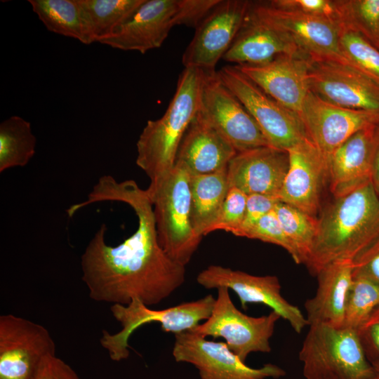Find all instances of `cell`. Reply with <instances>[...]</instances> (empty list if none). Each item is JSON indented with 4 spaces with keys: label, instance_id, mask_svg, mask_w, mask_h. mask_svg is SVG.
I'll return each mask as SVG.
<instances>
[{
    "label": "cell",
    "instance_id": "cell-1",
    "mask_svg": "<svg viewBox=\"0 0 379 379\" xmlns=\"http://www.w3.org/2000/svg\"><path fill=\"white\" fill-rule=\"evenodd\" d=\"M114 201L124 203L138 218L135 232L116 246L105 241L102 224L81 255L82 280L90 298L123 305L138 299L147 306L169 297L185 280V266L172 260L161 247L153 205L146 190L132 180L99 178L87 199L76 204L79 211L90 204Z\"/></svg>",
    "mask_w": 379,
    "mask_h": 379
},
{
    "label": "cell",
    "instance_id": "cell-2",
    "mask_svg": "<svg viewBox=\"0 0 379 379\" xmlns=\"http://www.w3.org/2000/svg\"><path fill=\"white\" fill-rule=\"evenodd\" d=\"M378 237L379 197L369 181L333 197L323 209L305 265L316 275L334 261H353Z\"/></svg>",
    "mask_w": 379,
    "mask_h": 379
},
{
    "label": "cell",
    "instance_id": "cell-3",
    "mask_svg": "<svg viewBox=\"0 0 379 379\" xmlns=\"http://www.w3.org/2000/svg\"><path fill=\"white\" fill-rule=\"evenodd\" d=\"M204 71L185 67L163 116L147 121L137 142V165L154 184L174 167L180 144L199 109Z\"/></svg>",
    "mask_w": 379,
    "mask_h": 379
},
{
    "label": "cell",
    "instance_id": "cell-4",
    "mask_svg": "<svg viewBox=\"0 0 379 379\" xmlns=\"http://www.w3.org/2000/svg\"><path fill=\"white\" fill-rule=\"evenodd\" d=\"M220 0H143L100 44L144 54L161 46L177 25L196 28Z\"/></svg>",
    "mask_w": 379,
    "mask_h": 379
},
{
    "label": "cell",
    "instance_id": "cell-5",
    "mask_svg": "<svg viewBox=\"0 0 379 379\" xmlns=\"http://www.w3.org/2000/svg\"><path fill=\"white\" fill-rule=\"evenodd\" d=\"M190 176L185 166L175 161L170 173L146 189L153 205L159 243L183 266L190 262L202 239L192 223Z\"/></svg>",
    "mask_w": 379,
    "mask_h": 379
},
{
    "label": "cell",
    "instance_id": "cell-6",
    "mask_svg": "<svg viewBox=\"0 0 379 379\" xmlns=\"http://www.w3.org/2000/svg\"><path fill=\"white\" fill-rule=\"evenodd\" d=\"M306 379H376L357 330L310 326L299 352Z\"/></svg>",
    "mask_w": 379,
    "mask_h": 379
},
{
    "label": "cell",
    "instance_id": "cell-7",
    "mask_svg": "<svg viewBox=\"0 0 379 379\" xmlns=\"http://www.w3.org/2000/svg\"><path fill=\"white\" fill-rule=\"evenodd\" d=\"M215 301L213 295L208 294L163 310L151 309L136 298L127 305L113 304L110 311L121 329L113 334L103 330L100 343L112 361L126 359L130 354L129 338L141 326L157 322L162 331L174 334L192 331L201 321L208 319Z\"/></svg>",
    "mask_w": 379,
    "mask_h": 379
},
{
    "label": "cell",
    "instance_id": "cell-8",
    "mask_svg": "<svg viewBox=\"0 0 379 379\" xmlns=\"http://www.w3.org/2000/svg\"><path fill=\"white\" fill-rule=\"evenodd\" d=\"M248 14L289 39L311 60L350 65L340 45L339 22L282 8L270 3H251Z\"/></svg>",
    "mask_w": 379,
    "mask_h": 379
},
{
    "label": "cell",
    "instance_id": "cell-9",
    "mask_svg": "<svg viewBox=\"0 0 379 379\" xmlns=\"http://www.w3.org/2000/svg\"><path fill=\"white\" fill-rule=\"evenodd\" d=\"M217 290L210 317L192 331L204 338H222L228 348L244 362L253 352H270V339L281 317L272 310L267 315L248 316L234 305L228 288Z\"/></svg>",
    "mask_w": 379,
    "mask_h": 379
},
{
    "label": "cell",
    "instance_id": "cell-10",
    "mask_svg": "<svg viewBox=\"0 0 379 379\" xmlns=\"http://www.w3.org/2000/svg\"><path fill=\"white\" fill-rule=\"evenodd\" d=\"M218 74L256 121L270 146L287 151L308 138L299 116L268 95L236 65L225 66Z\"/></svg>",
    "mask_w": 379,
    "mask_h": 379
},
{
    "label": "cell",
    "instance_id": "cell-11",
    "mask_svg": "<svg viewBox=\"0 0 379 379\" xmlns=\"http://www.w3.org/2000/svg\"><path fill=\"white\" fill-rule=\"evenodd\" d=\"M197 113L237 152L270 146L256 121L215 70L204 71Z\"/></svg>",
    "mask_w": 379,
    "mask_h": 379
},
{
    "label": "cell",
    "instance_id": "cell-12",
    "mask_svg": "<svg viewBox=\"0 0 379 379\" xmlns=\"http://www.w3.org/2000/svg\"><path fill=\"white\" fill-rule=\"evenodd\" d=\"M55 344L44 326L12 314L0 317V379H36Z\"/></svg>",
    "mask_w": 379,
    "mask_h": 379
},
{
    "label": "cell",
    "instance_id": "cell-13",
    "mask_svg": "<svg viewBox=\"0 0 379 379\" xmlns=\"http://www.w3.org/2000/svg\"><path fill=\"white\" fill-rule=\"evenodd\" d=\"M172 354L177 362L194 365L201 379H266L286 375L284 369L272 364L251 368L225 342L207 340L193 331L175 334Z\"/></svg>",
    "mask_w": 379,
    "mask_h": 379
},
{
    "label": "cell",
    "instance_id": "cell-14",
    "mask_svg": "<svg viewBox=\"0 0 379 379\" xmlns=\"http://www.w3.org/2000/svg\"><path fill=\"white\" fill-rule=\"evenodd\" d=\"M251 4L248 1L220 0L195 28L182 54L184 67L215 71L243 25Z\"/></svg>",
    "mask_w": 379,
    "mask_h": 379
},
{
    "label": "cell",
    "instance_id": "cell-15",
    "mask_svg": "<svg viewBox=\"0 0 379 379\" xmlns=\"http://www.w3.org/2000/svg\"><path fill=\"white\" fill-rule=\"evenodd\" d=\"M197 281L207 289L225 286L232 290L243 309H246L249 303L270 307L298 333L308 326L300 310L282 295L281 286L276 276H255L229 267L210 265L199 273Z\"/></svg>",
    "mask_w": 379,
    "mask_h": 379
},
{
    "label": "cell",
    "instance_id": "cell-16",
    "mask_svg": "<svg viewBox=\"0 0 379 379\" xmlns=\"http://www.w3.org/2000/svg\"><path fill=\"white\" fill-rule=\"evenodd\" d=\"M307 138L327 162L334 151L357 132L379 123V112L330 103L310 90L300 114Z\"/></svg>",
    "mask_w": 379,
    "mask_h": 379
},
{
    "label": "cell",
    "instance_id": "cell-17",
    "mask_svg": "<svg viewBox=\"0 0 379 379\" xmlns=\"http://www.w3.org/2000/svg\"><path fill=\"white\" fill-rule=\"evenodd\" d=\"M310 90L340 107L379 112V84L354 67L332 60H312Z\"/></svg>",
    "mask_w": 379,
    "mask_h": 379
},
{
    "label": "cell",
    "instance_id": "cell-18",
    "mask_svg": "<svg viewBox=\"0 0 379 379\" xmlns=\"http://www.w3.org/2000/svg\"><path fill=\"white\" fill-rule=\"evenodd\" d=\"M311 61L304 55L283 54L264 64L235 65L268 95L300 116L310 91Z\"/></svg>",
    "mask_w": 379,
    "mask_h": 379
},
{
    "label": "cell",
    "instance_id": "cell-19",
    "mask_svg": "<svg viewBox=\"0 0 379 379\" xmlns=\"http://www.w3.org/2000/svg\"><path fill=\"white\" fill-rule=\"evenodd\" d=\"M287 152L289 165L278 197L281 201L316 217L322 187L328 179L326 162L309 138Z\"/></svg>",
    "mask_w": 379,
    "mask_h": 379
},
{
    "label": "cell",
    "instance_id": "cell-20",
    "mask_svg": "<svg viewBox=\"0 0 379 379\" xmlns=\"http://www.w3.org/2000/svg\"><path fill=\"white\" fill-rule=\"evenodd\" d=\"M288 165V152L272 146L237 152L227 167L229 186L278 197Z\"/></svg>",
    "mask_w": 379,
    "mask_h": 379
},
{
    "label": "cell",
    "instance_id": "cell-21",
    "mask_svg": "<svg viewBox=\"0 0 379 379\" xmlns=\"http://www.w3.org/2000/svg\"><path fill=\"white\" fill-rule=\"evenodd\" d=\"M379 123L368 126L339 146L327 162L330 191L333 197L371 181Z\"/></svg>",
    "mask_w": 379,
    "mask_h": 379
},
{
    "label": "cell",
    "instance_id": "cell-22",
    "mask_svg": "<svg viewBox=\"0 0 379 379\" xmlns=\"http://www.w3.org/2000/svg\"><path fill=\"white\" fill-rule=\"evenodd\" d=\"M316 276V293L305 303L308 326L343 327L346 301L353 280V261H334L321 268Z\"/></svg>",
    "mask_w": 379,
    "mask_h": 379
},
{
    "label": "cell",
    "instance_id": "cell-23",
    "mask_svg": "<svg viewBox=\"0 0 379 379\" xmlns=\"http://www.w3.org/2000/svg\"><path fill=\"white\" fill-rule=\"evenodd\" d=\"M234 147L198 113L180 144L175 161L191 174H210L227 169L237 154Z\"/></svg>",
    "mask_w": 379,
    "mask_h": 379
},
{
    "label": "cell",
    "instance_id": "cell-24",
    "mask_svg": "<svg viewBox=\"0 0 379 379\" xmlns=\"http://www.w3.org/2000/svg\"><path fill=\"white\" fill-rule=\"evenodd\" d=\"M283 54L306 56L283 34L255 20L248 12L243 25L222 59L236 65H260Z\"/></svg>",
    "mask_w": 379,
    "mask_h": 379
},
{
    "label": "cell",
    "instance_id": "cell-25",
    "mask_svg": "<svg viewBox=\"0 0 379 379\" xmlns=\"http://www.w3.org/2000/svg\"><path fill=\"white\" fill-rule=\"evenodd\" d=\"M229 189L227 169L210 174H191V218L199 236L209 233Z\"/></svg>",
    "mask_w": 379,
    "mask_h": 379
},
{
    "label": "cell",
    "instance_id": "cell-26",
    "mask_svg": "<svg viewBox=\"0 0 379 379\" xmlns=\"http://www.w3.org/2000/svg\"><path fill=\"white\" fill-rule=\"evenodd\" d=\"M143 0H77L84 44L99 42L111 34Z\"/></svg>",
    "mask_w": 379,
    "mask_h": 379
},
{
    "label": "cell",
    "instance_id": "cell-27",
    "mask_svg": "<svg viewBox=\"0 0 379 379\" xmlns=\"http://www.w3.org/2000/svg\"><path fill=\"white\" fill-rule=\"evenodd\" d=\"M36 138L31 124L19 116H12L0 124V172L25 166L35 153Z\"/></svg>",
    "mask_w": 379,
    "mask_h": 379
},
{
    "label": "cell",
    "instance_id": "cell-28",
    "mask_svg": "<svg viewBox=\"0 0 379 379\" xmlns=\"http://www.w3.org/2000/svg\"><path fill=\"white\" fill-rule=\"evenodd\" d=\"M33 11L50 32L84 41L77 0H29Z\"/></svg>",
    "mask_w": 379,
    "mask_h": 379
},
{
    "label": "cell",
    "instance_id": "cell-29",
    "mask_svg": "<svg viewBox=\"0 0 379 379\" xmlns=\"http://www.w3.org/2000/svg\"><path fill=\"white\" fill-rule=\"evenodd\" d=\"M274 211L294 246L300 263L305 264L316 238L318 218L282 201L276 205Z\"/></svg>",
    "mask_w": 379,
    "mask_h": 379
},
{
    "label": "cell",
    "instance_id": "cell-30",
    "mask_svg": "<svg viewBox=\"0 0 379 379\" xmlns=\"http://www.w3.org/2000/svg\"><path fill=\"white\" fill-rule=\"evenodd\" d=\"M339 24L379 45V0L335 1Z\"/></svg>",
    "mask_w": 379,
    "mask_h": 379
},
{
    "label": "cell",
    "instance_id": "cell-31",
    "mask_svg": "<svg viewBox=\"0 0 379 379\" xmlns=\"http://www.w3.org/2000/svg\"><path fill=\"white\" fill-rule=\"evenodd\" d=\"M379 307V286L361 277H353L348 293L343 327L358 330Z\"/></svg>",
    "mask_w": 379,
    "mask_h": 379
},
{
    "label": "cell",
    "instance_id": "cell-32",
    "mask_svg": "<svg viewBox=\"0 0 379 379\" xmlns=\"http://www.w3.org/2000/svg\"><path fill=\"white\" fill-rule=\"evenodd\" d=\"M340 25V45L350 65L379 84V50L357 32Z\"/></svg>",
    "mask_w": 379,
    "mask_h": 379
},
{
    "label": "cell",
    "instance_id": "cell-33",
    "mask_svg": "<svg viewBox=\"0 0 379 379\" xmlns=\"http://www.w3.org/2000/svg\"><path fill=\"white\" fill-rule=\"evenodd\" d=\"M241 237L281 246L291 255L297 264L300 263L298 253L283 230L274 210L260 218L252 227L244 232Z\"/></svg>",
    "mask_w": 379,
    "mask_h": 379
},
{
    "label": "cell",
    "instance_id": "cell-34",
    "mask_svg": "<svg viewBox=\"0 0 379 379\" xmlns=\"http://www.w3.org/2000/svg\"><path fill=\"white\" fill-rule=\"evenodd\" d=\"M247 194L236 187H230L220 212L209 230H225L234 235L241 228L246 208Z\"/></svg>",
    "mask_w": 379,
    "mask_h": 379
},
{
    "label": "cell",
    "instance_id": "cell-35",
    "mask_svg": "<svg viewBox=\"0 0 379 379\" xmlns=\"http://www.w3.org/2000/svg\"><path fill=\"white\" fill-rule=\"evenodd\" d=\"M271 5L307 14L323 17L339 22L335 1L329 0H274Z\"/></svg>",
    "mask_w": 379,
    "mask_h": 379
},
{
    "label": "cell",
    "instance_id": "cell-36",
    "mask_svg": "<svg viewBox=\"0 0 379 379\" xmlns=\"http://www.w3.org/2000/svg\"><path fill=\"white\" fill-rule=\"evenodd\" d=\"M281 201L277 197L262 194L247 195L246 208L241 228L235 236L241 237L244 232L252 227L260 218L273 211Z\"/></svg>",
    "mask_w": 379,
    "mask_h": 379
},
{
    "label": "cell",
    "instance_id": "cell-37",
    "mask_svg": "<svg viewBox=\"0 0 379 379\" xmlns=\"http://www.w3.org/2000/svg\"><path fill=\"white\" fill-rule=\"evenodd\" d=\"M353 277H361L379 286V237L353 260Z\"/></svg>",
    "mask_w": 379,
    "mask_h": 379
},
{
    "label": "cell",
    "instance_id": "cell-38",
    "mask_svg": "<svg viewBox=\"0 0 379 379\" xmlns=\"http://www.w3.org/2000/svg\"><path fill=\"white\" fill-rule=\"evenodd\" d=\"M357 331L369 361L379 360V307Z\"/></svg>",
    "mask_w": 379,
    "mask_h": 379
},
{
    "label": "cell",
    "instance_id": "cell-39",
    "mask_svg": "<svg viewBox=\"0 0 379 379\" xmlns=\"http://www.w3.org/2000/svg\"><path fill=\"white\" fill-rule=\"evenodd\" d=\"M36 379H80L74 369L55 355L46 358Z\"/></svg>",
    "mask_w": 379,
    "mask_h": 379
},
{
    "label": "cell",
    "instance_id": "cell-40",
    "mask_svg": "<svg viewBox=\"0 0 379 379\" xmlns=\"http://www.w3.org/2000/svg\"><path fill=\"white\" fill-rule=\"evenodd\" d=\"M371 182L379 197V128L372 161Z\"/></svg>",
    "mask_w": 379,
    "mask_h": 379
},
{
    "label": "cell",
    "instance_id": "cell-41",
    "mask_svg": "<svg viewBox=\"0 0 379 379\" xmlns=\"http://www.w3.org/2000/svg\"><path fill=\"white\" fill-rule=\"evenodd\" d=\"M376 374V379H379V360L375 361L371 363Z\"/></svg>",
    "mask_w": 379,
    "mask_h": 379
}]
</instances>
